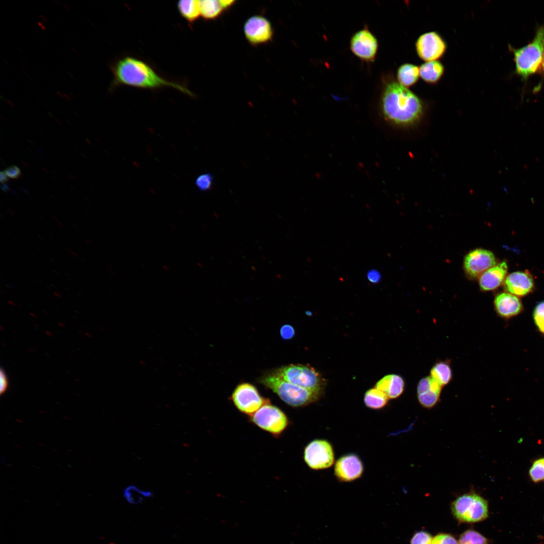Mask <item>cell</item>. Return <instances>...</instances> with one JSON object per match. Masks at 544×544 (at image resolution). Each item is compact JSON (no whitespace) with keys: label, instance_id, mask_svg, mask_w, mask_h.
<instances>
[{"label":"cell","instance_id":"5bb4252c","mask_svg":"<svg viewBox=\"0 0 544 544\" xmlns=\"http://www.w3.org/2000/svg\"><path fill=\"white\" fill-rule=\"evenodd\" d=\"M350 47L354 54L366 61L373 60L378 49V42L374 35L368 29L357 32L352 37Z\"/></svg>","mask_w":544,"mask_h":544},{"label":"cell","instance_id":"ab89813d","mask_svg":"<svg viewBox=\"0 0 544 544\" xmlns=\"http://www.w3.org/2000/svg\"><path fill=\"white\" fill-rule=\"evenodd\" d=\"M542 65H543V71H544V54H543V60H542Z\"/></svg>","mask_w":544,"mask_h":544},{"label":"cell","instance_id":"8fae6325","mask_svg":"<svg viewBox=\"0 0 544 544\" xmlns=\"http://www.w3.org/2000/svg\"><path fill=\"white\" fill-rule=\"evenodd\" d=\"M243 30L246 39L253 45L267 43L273 36L270 22L261 16H254L247 19Z\"/></svg>","mask_w":544,"mask_h":544},{"label":"cell","instance_id":"7a4b0ae2","mask_svg":"<svg viewBox=\"0 0 544 544\" xmlns=\"http://www.w3.org/2000/svg\"><path fill=\"white\" fill-rule=\"evenodd\" d=\"M381 103L384 116L396 124H413L420 119L423 113L422 101L399 83L392 82L386 85Z\"/></svg>","mask_w":544,"mask_h":544},{"label":"cell","instance_id":"8992f818","mask_svg":"<svg viewBox=\"0 0 544 544\" xmlns=\"http://www.w3.org/2000/svg\"><path fill=\"white\" fill-rule=\"evenodd\" d=\"M277 375L297 386L315 391H322V379L313 368L300 364H290L273 372Z\"/></svg>","mask_w":544,"mask_h":544},{"label":"cell","instance_id":"7402d4cb","mask_svg":"<svg viewBox=\"0 0 544 544\" xmlns=\"http://www.w3.org/2000/svg\"><path fill=\"white\" fill-rule=\"evenodd\" d=\"M419 76V67L411 63L400 65L397 71L399 83L405 87L414 85L418 81Z\"/></svg>","mask_w":544,"mask_h":544},{"label":"cell","instance_id":"d6a6232c","mask_svg":"<svg viewBox=\"0 0 544 544\" xmlns=\"http://www.w3.org/2000/svg\"><path fill=\"white\" fill-rule=\"evenodd\" d=\"M280 334L283 339H290L294 335L295 331L292 326L286 324L281 327Z\"/></svg>","mask_w":544,"mask_h":544},{"label":"cell","instance_id":"30bf717a","mask_svg":"<svg viewBox=\"0 0 544 544\" xmlns=\"http://www.w3.org/2000/svg\"><path fill=\"white\" fill-rule=\"evenodd\" d=\"M496 264V258L490 250L477 248L470 251L465 256L463 268L465 274L471 279H476L489 268Z\"/></svg>","mask_w":544,"mask_h":544},{"label":"cell","instance_id":"836d02e7","mask_svg":"<svg viewBox=\"0 0 544 544\" xmlns=\"http://www.w3.org/2000/svg\"><path fill=\"white\" fill-rule=\"evenodd\" d=\"M9 386L7 375L3 369L0 370V394L2 395L7 391Z\"/></svg>","mask_w":544,"mask_h":544},{"label":"cell","instance_id":"52a82bcc","mask_svg":"<svg viewBox=\"0 0 544 544\" xmlns=\"http://www.w3.org/2000/svg\"><path fill=\"white\" fill-rule=\"evenodd\" d=\"M249 419L251 423L276 437L281 435L289 424L286 415L270 402L262 406Z\"/></svg>","mask_w":544,"mask_h":544},{"label":"cell","instance_id":"d590c367","mask_svg":"<svg viewBox=\"0 0 544 544\" xmlns=\"http://www.w3.org/2000/svg\"><path fill=\"white\" fill-rule=\"evenodd\" d=\"M367 278L371 283H376L379 282L381 276L376 270H371L367 274Z\"/></svg>","mask_w":544,"mask_h":544},{"label":"cell","instance_id":"f546056e","mask_svg":"<svg viewBox=\"0 0 544 544\" xmlns=\"http://www.w3.org/2000/svg\"><path fill=\"white\" fill-rule=\"evenodd\" d=\"M533 318L537 328L544 334V301L535 306L533 312Z\"/></svg>","mask_w":544,"mask_h":544},{"label":"cell","instance_id":"44dd1931","mask_svg":"<svg viewBox=\"0 0 544 544\" xmlns=\"http://www.w3.org/2000/svg\"><path fill=\"white\" fill-rule=\"evenodd\" d=\"M420 75L426 82L435 83L440 79L444 73V67L437 60L427 61L419 67Z\"/></svg>","mask_w":544,"mask_h":544},{"label":"cell","instance_id":"484cf974","mask_svg":"<svg viewBox=\"0 0 544 544\" xmlns=\"http://www.w3.org/2000/svg\"><path fill=\"white\" fill-rule=\"evenodd\" d=\"M431 377L441 387L447 384L452 378L450 366L444 362L436 363L431 369Z\"/></svg>","mask_w":544,"mask_h":544},{"label":"cell","instance_id":"4fadbf2b","mask_svg":"<svg viewBox=\"0 0 544 544\" xmlns=\"http://www.w3.org/2000/svg\"><path fill=\"white\" fill-rule=\"evenodd\" d=\"M363 472V463L361 458L355 453L342 456L334 464V475L342 482L356 480L362 477Z\"/></svg>","mask_w":544,"mask_h":544},{"label":"cell","instance_id":"2e32d148","mask_svg":"<svg viewBox=\"0 0 544 544\" xmlns=\"http://www.w3.org/2000/svg\"><path fill=\"white\" fill-rule=\"evenodd\" d=\"M496 312L502 318L514 317L523 310V305L519 298L508 292L497 294L494 301Z\"/></svg>","mask_w":544,"mask_h":544},{"label":"cell","instance_id":"cb8c5ba5","mask_svg":"<svg viewBox=\"0 0 544 544\" xmlns=\"http://www.w3.org/2000/svg\"><path fill=\"white\" fill-rule=\"evenodd\" d=\"M123 495L128 503L136 505L142 503L145 499L153 497V493L150 490L141 489L135 485H129L124 489Z\"/></svg>","mask_w":544,"mask_h":544},{"label":"cell","instance_id":"ac0fdd59","mask_svg":"<svg viewBox=\"0 0 544 544\" xmlns=\"http://www.w3.org/2000/svg\"><path fill=\"white\" fill-rule=\"evenodd\" d=\"M508 265L502 261L483 273L479 279L480 289L483 291L494 290L501 286L507 277Z\"/></svg>","mask_w":544,"mask_h":544},{"label":"cell","instance_id":"f1b7e54d","mask_svg":"<svg viewBox=\"0 0 544 544\" xmlns=\"http://www.w3.org/2000/svg\"><path fill=\"white\" fill-rule=\"evenodd\" d=\"M195 185L200 191H207L212 189L213 185V175L210 173L199 175L195 180Z\"/></svg>","mask_w":544,"mask_h":544},{"label":"cell","instance_id":"5b68a950","mask_svg":"<svg viewBox=\"0 0 544 544\" xmlns=\"http://www.w3.org/2000/svg\"><path fill=\"white\" fill-rule=\"evenodd\" d=\"M544 51V25L537 31L533 40L513 51L516 73L524 78L534 74L541 61Z\"/></svg>","mask_w":544,"mask_h":544},{"label":"cell","instance_id":"f35d334b","mask_svg":"<svg viewBox=\"0 0 544 544\" xmlns=\"http://www.w3.org/2000/svg\"><path fill=\"white\" fill-rule=\"evenodd\" d=\"M1 189L4 192L8 191L9 190V185L5 183H4V184H2Z\"/></svg>","mask_w":544,"mask_h":544},{"label":"cell","instance_id":"1f68e13d","mask_svg":"<svg viewBox=\"0 0 544 544\" xmlns=\"http://www.w3.org/2000/svg\"><path fill=\"white\" fill-rule=\"evenodd\" d=\"M431 544H459V542L451 534L439 533L433 537Z\"/></svg>","mask_w":544,"mask_h":544},{"label":"cell","instance_id":"3957f363","mask_svg":"<svg viewBox=\"0 0 544 544\" xmlns=\"http://www.w3.org/2000/svg\"><path fill=\"white\" fill-rule=\"evenodd\" d=\"M259 382L276 393L286 403L294 407L305 406L316 401L321 393L295 385L274 372L263 376Z\"/></svg>","mask_w":544,"mask_h":544},{"label":"cell","instance_id":"ba28073f","mask_svg":"<svg viewBox=\"0 0 544 544\" xmlns=\"http://www.w3.org/2000/svg\"><path fill=\"white\" fill-rule=\"evenodd\" d=\"M303 458L307 466L312 469L328 468L332 465L334 461L332 446L326 440H313L305 446Z\"/></svg>","mask_w":544,"mask_h":544},{"label":"cell","instance_id":"7c38bea8","mask_svg":"<svg viewBox=\"0 0 544 544\" xmlns=\"http://www.w3.org/2000/svg\"><path fill=\"white\" fill-rule=\"evenodd\" d=\"M416 46L420 57L427 61L439 58L446 48L443 39L435 32H427L421 35L416 42Z\"/></svg>","mask_w":544,"mask_h":544},{"label":"cell","instance_id":"4dcf8cb0","mask_svg":"<svg viewBox=\"0 0 544 544\" xmlns=\"http://www.w3.org/2000/svg\"><path fill=\"white\" fill-rule=\"evenodd\" d=\"M433 537L427 531L420 530L416 532L412 536L410 544H431Z\"/></svg>","mask_w":544,"mask_h":544},{"label":"cell","instance_id":"9c48e42d","mask_svg":"<svg viewBox=\"0 0 544 544\" xmlns=\"http://www.w3.org/2000/svg\"><path fill=\"white\" fill-rule=\"evenodd\" d=\"M231 400L239 411L249 417L263 405L269 403L262 397L252 385L244 383L238 385L232 394Z\"/></svg>","mask_w":544,"mask_h":544},{"label":"cell","instance_id":"e575fe53","mask_svg":"<svg viewBox=\"0 0 544 544\" xmlns=\"http://www.w3.org/2000/svg\"><path fill=\"white\" fill-rule=\"evenodd\" d=\"M5 172L9 177L13 179H17L21 175L20 169L15 165L8 167L5 169Z\"/></svg>","mask_w":544,"mask_h":544},{"label":"cell","instance_id":"277c9868","mask_svg":"<svg viewBox=\"0 0 544 544\" xmlns=\"http://www.w3.org/2000/svg\"><path fill=\"white\" fill-rule=\"evenodd\" d=\"M451 512L459 523H473L486 519L489 515L487 501L474 493L464 494L451 503Z\"/></svg>","mask_w":544,"mask_h":544},{"label":"cell","instance_id":"6da1fadb","mask_svg":"<svg viewBox=\"0 0 544 544\" xmlns=\"http://www.w3.org/2000/svg\"><path fill=\"white\" fill-rule=\"evenodd\" d=\"M111 70L113 77L112 88L121 85L149 90L171 87L194 96L185 86L162 78L149 64L132 56L117 60L112 65Z\"/></svg>","mask_w":544,"mask_h":544},{"label":"cell","instance_id":"ffe728a7","mask_svg":"<svg viewBox=\"0 0 544 544\" xmlns=\"http://www.w3.org/2000/svg\"><path fill=\"white\" fill-rule=\"evenodd\" d=\"M177 7L181 16L190 25L194 23L200 16L199 1H180Z\"/></svg>","mask_w":544,"mask_h":544},{"label":"cell","instance_id":"d6986e66","mask_svg":"<svg viewBox=\"0 0 544 544\" xmlns=\"http://www.w3.org/2000/svg\"><path fill=\"white\" fill-rule=\"evenodd\" d=\"M404 387L403 378L396 374L385 376L375 385V388L385 393L389 399L399 397L402 393Z\"/></svg>","mask_w":544,"mask_h":544},{"label":"cell","instance_id":"8d00e7d4","mask_svg":"<svg viewBox=\"0 0 544 544\" xmlns=\"http://www.w3.org/2000/svg\"><path fill=\"white\" fill-rule=\"evenodd\" d=\"M220 2L224 9H225L232 6L235 1L232 0H220Z\"/></svg>","mask_w":544,"mask_h":544},{"label":"cell","instance_id":"e0dca14e","mask_svg":"<svg viewBox=\"0 0 544 544\" xmlns=\"http://www.w3.org/2000/svg\"><path fill=\"white\" fill-rule=\"evenodd\" d=\"M441 386L431 376L421 379L417 386L418 398L424 407L434 406L439 399Z\"/></svg>","mask_w":544,"mask_h":544},{"label":"cell","instance_id":"74e56055","mask_svg":"<svg viewBox=\"0 0 544 544\" xmlns=\"http://www.w3.org/2000/svg\"><path fill=\"white\" fill-rule=\"evenodd\" d=\"M8 176L6 174L5 171H2L0 172V181L2 183H5L8 181Z\"/></svg>","mask_w":544,"mask_h":544},{"label":"cell","instance_id":"4316f807","mask_svg":"<svg viewBox=\"0 0 544 544\" xmlns=\"http://www.w3.org/2000/svg\"><path fill=\"white\" fill-rule=\"evenodd\" d=\"M459 544H489L488 539L479 532L468 529L459 536Z\"/></svg>","mask_w":544,"mask_h":544},{"label":"cell","instance_id":"9a60e30c","mask_svg":"<svg viewBox=\"0 0 544 544\" xmlns=\"http://www.w3.org/2000/svg\"><path fill=\"white\" fill-rule=\"evenodd\" d=\"M504 286L507 292L517 297H523L533 290L534 281L528 271H517L506 277Z\"/></svg>","mask_w":544,"mask_h":544},{"label":"cell","instance_id":"83f0119b","mask_svg":"<svg viewBox=\"0 0 544 544\" xmlns=\"http://www.w3.org/2000/svg\"><path fill=\"white\" fill-rule=\"evenodd\" d=\"M529 475L534 483L544 480V457L539 458L532 463L529 470Z\"/></svg>","mask_w":544,"mask_h":544},{"label":"cell","instance_id":"603a6c76","mask_svg":"<svg viewBox=\"0 0 544 544\" xmlns=\"http://www.w3.org/2000/svg\"><path fill=\"white\" fill-rule=\"evenodd\" d=\"M389 399L385 393L375 387L365 392L364 401L367 407L379 410L386 405Z\"/></svg>","mask_w":544,"mask_h":544},{"label":"cell","instance_id":"d4e9b609","mask_svg":"<svg viewBox=\"0 0 544 544\" xmlns=\"http://www.w3.org/2000/svg\"><path fill=\"white\" fill-rule=\"evenodd\" d=\"M200 16L205 19L210 20L218 17L224 10L220 1H199Z\"/></svg>","mask_w":544,"mask_h":544}]
</instances>
